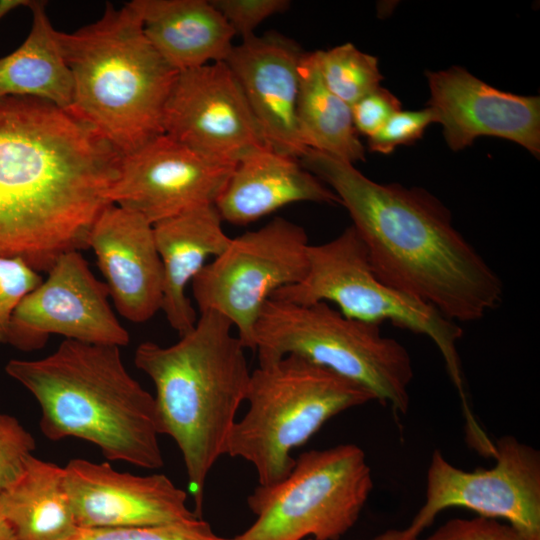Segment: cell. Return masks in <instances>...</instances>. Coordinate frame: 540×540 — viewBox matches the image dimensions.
<instances>
[{"label":"cell","mask_w":540,"mask_h":540,"mask_svg":"<svg viewBox=\"0 0 540 540\" xmlns=\"http://www.w3.org/2000/svg\"><path fill=\"white\" fill-rule=\"evenodd\" d=\"M57 41L73 79L68 112L121 157L163 134L178 75L146 37L130 2Z\"/></svg>","instance_id":"obj_5"},{"label":"cell","mask_w":540,"mask_h":540,"mask_svg":"<svg viewBox=\"0 0 540 540\" xmlns=\"http://www.w3.org/2000/svg\"><path fill=\"white\" fill-rule=\"evenodd\" d=\"M47 277L16 307L6 344L23 352L39 350L51 335L96 345L122 347L129 333L108 301L109 290L77 251L60 255Z\"/></svg>","instance_id":"obj_12"},{"label":"cell","mask_w":540,"mask_h":540,"mask_svg":"<svg viewBox=\"0 0 540 540\" xmlns=\"http://www.w3.org/2000/svg\"><path fill=\"white\" fill-rule=\"evenodd\" d=\"M0 540H17L12 528L0 517Z\"/></svg>","instance_id":"obj_34"},{"label":"cell","mask_w":540,"mask_h":540,"mask_svg":"<svg viewBox=\"0 0 540 540\" xmlns=\"http://www.w3.org/2000/svg\"><path fill=\"white\" fill-rule=\"evenodd\" d=\"M299 161L347 209L373 271L386 284L456 323L478 321L501 304L500 277L432 194L377 183L352 163L317 150L308 149Z\"/></svg>","instance_id":"obj_2"},{"label":"cell","mask_w":540,"mask_h":540,"mask_svg":"<svg viewBox=\"0 0 540 540\" xmlns=\"http://www.w3.org/2000/svg\"><path fill=\"white\" fill-rule=\"evenodd\" d=\"M303 54L294 40L268 32L234 45L224 61L236 78L269 148L296 159L307 151L296 119Z\"/></svg>","instance_id":"obj_17"},{"label":"cell","mask_w":540,"mask_h":540,"mask_svg":"<svg viewBox=\"0 0 540 540\" xmlns=\"http://www.w3.org/2000/svg\"><path fill=\"white\" fill-rule=\"evenodd\" d=\"M242 40L254 36L255 29L267 18L287 11L288 0H211Z\"/></svg>","instance_id":"obj_30"},{"label":"cell","mask_w":540,"mask_h":540,"mask_svg":"<svg viewBox=\"0 0 540 540\" xmlns=\"http://www.w3.org/2000/svg\"><path fill=\"white\" fill-rule=\"evenodd\" d=\"M297 202L340 204L337 195L299 159L268 148L235 165L215 206L223 221L247 225Z\"/></svg>","instance_id":"obj_19"},{"label":"cell","mask_w":540,"mask_h":540,"mask_svg":"<svg viewBox=\"0 0 540 540\" xmlns=\"http://www.w3.org/2000/svg\"><path fill=\"white\" fill-rule=\"evenodd\" d=\"M42 277L19 258L0 257V343L6 344L12 315Z\"/></svg>","instance_id":"obj_27"},{"label":"cell","mask_w":540,"mask_h":540,"mask_svg":"<svg viewBox=\"0 0 540 540\" xmlns=\"http://www.w3.org/2000/svg\"><path fill=\"white\" fill-rule=\"evenodd\" d=\"M131 6L157 52L182 72L225 61L236 36L207 0H133Z\"/></svg>","instance_id":"obj_21"},{"label":"cell","mask_w":540,"mask_h":540,"mask_svg":"<svg viewBox=\"0 0 540 540\" xmlns=\"http://www.w3.org/2000/svg\"><path fill=\"white\" fill-rule=\"evenodd\" d=\"M120 159L50 102L0 100V257L47 272L63 253L87 248Z\"/></svg>","instance_id":"obj_1"},{"label":"cell","mask_w":540,"mask_h":540,"mask_svg":"<svg viewBox=\"0 0 540 540\" xmlns=\"http://www.w3.org/2000/svg\"><path fill=\"white\" fill-rule=\"evenodd\" d=\"M43 1H32V26L25 41L0 59V100L30 97L68 111L73 99V79L62 55L57 30Z\"/></svg>","instance_id":"obj_23"},{"label":"cell","mask_w":540,"mask_h":540,"mask_svg":"<svg viewBox=\"0 0 540 540\" xmlns=\"http://www.w3.org/2000/svg\"><path fill=\"white\" fill-rule=\"evenodd\" d=\"M307 259L305 276L275 291L271 299L301 305L333 303L348 318L375 325L390 322L428 337L441 353L457 389L465 427L477 425L457 348L463 330L456 322L382 281L373 271L366 249L352 225L326 243L309 244Z\"/></svg>","instance_id":"obj_8"},{"label":"cell","mask_w":540,"mask_h":540,"mask_svg":"<svg viewBox=\"0 0 540 540\" xmlns=\"http://www.w3.org/2000/svg\"><path fill=\"white\" fill-rule=\"evenodd\" d=\"M496 464L465 471L433 451L427 470L425 503L402 529L370 540H413L447 508L463 507L479 516L505 520L527 540H540V453L513 436L497 440Z\"/></svg>","instance_id":"obj_11"},{"label":"cell","mask_w":540,"mask_h":540,"mask_svg":"<svg viewBox=\"0 0 540 540\" xmlns=\"http://www.w3.org/2000/svg\"><path fill=\"white\" fill-rule=\"evenodd\" d=\"M0 517L17 540H63L76 529L65 469L30 455L18 478L0 493Z\"/></svg>","instance_id":"obj_22"},{"label":"cell","mask_w":540,"mask_h":540,"mask_svg":"<svg viewBox=\"0 0 540 540\" xmlns=\"http://www.w3.org/2000/svg\"><path fill=\"white\" fill-rule=\"evenodd\" d=\"M305 540H314V539H313V538H307V539H305Z\"/></svg>","instance_id":"obj_35"},{"label":"cell","mask_w":540,"mask_h":540,"mask_svg":"<svg viewBox=\"0 0 540 540\" xmlns=\"http://www.w3.org/2000/svg\"><path fill=\"white\" fill-rule=\"evenodd\" d=\"M400 110V100L381 86L351 106L354 127L358 134L367 138L375 134L392 115Z\"/></svg>","instance_id":"obj_32"},{"label":"cell","mask_w":540,"mask_h":540,"mask_svg":"<svg viewBox=\"0 0 540 540\" xmlns=\"http://www.w3.org/2000/svg\"><path fill=\"white\" fill-rule=\"evenodd\" d=\"M63 540H232L217 535L202 518L152 526L77 528Z\"/></svg>","instance_id":"obj_26"},{"label":"cell","mask_w":540,"mask_h":540,"mask_svg":"<svg viewBox=\"0 0 540 540\" xmlns=\"http://www.w3.org/2000/svg\"><path fill=\"white\" fill-rule=\"evenodd\" d=\"M373 480L355 444L309 450L290 473L247 497L255 522L232 540H340L358 521Z\"/></svg>","instance_id":"obj_9"},{"label":"cell","mask_w":540,"mask_h":540,"mask_svg":"<svg viewBox=\"0 0 540 540\" xmlns=\"http://www.w3.org/2000/svg\"><path fill=\"white\" fill-rule=\"evenodd\" d=\"M31 0H0V20L12 10L21 7H29Z\"/></svg>","instance_id":"obj_33"},{"label":"cell","mask_w":540,"mask_h":540,"mask_svg":"<svg viewBox=\"0 0 540 540\" xmlns=\"http://www.w3.org/2000/svg\"><path fill=\"white\" fill-rule=\"evenodd\" d=\"M428 107L453 151L479 136L504 138L540 154V99L498 90L460 67L426 72Z\"/></svg>","instance_id":"obj_16"},{"label":"cell","mask_w":540,"mask_h":540,"mask_svg":"<svg viewBox=\"0 0 540 540\" xmlns=\"http://www.w3.org/2000/svg\"><path fill=\"white\" fill-rule=\"evenodd\" d=\"M436 123L433 111L427 107L415 111H398L372 136L368 137L370 151L389 154L397 146L420 139L426 128Z\"/></svg>","instance_id":"obj_29"},{"label":"cell","mask_w":540,"mask_h":540,"mask_svg":"<svg viewBox=\"0 0 540 540\" xmlns=\"http://www.w3.org/2000/svg\"><path fill=\"white\" fill-rule=\"evenodd\" d=\"M296 119L301 142L354 164L365 159L352 119L351 107L324 84L315 52H304L299 66V92Z\"/></svg>","instance_id":"obj_24"},{"label":"cell","mask_w":540,"mask_h":540,"mask_svg":"<svg viewBox=\"0 0 540 540\" xmlns=\"http://www.w3.org/2000/svg\"><path fill=\"white\" fill-rule=\"evenodd\" d=\"M232 328L223 315L203 312L176 343L142 342L134 356L136 367L154 384L159 432L182 454L199 518L208 475L226 455L251 375L246 348Z\"/></svg>","instance_id":"obj_4"},{"label":"cell","mask_w":540,"mask_h":540,"mask_svg":"<svg viewBox=\"0 0 540 540\" xmlns=\"http://www.w3.org/2000/svg\"><path fill=\"white\" fill-rule=\"evenodd\" d=\"M308 246L304 228L282 217L232 238L191 283L199 312L226 317L242 345L254 351L262 307L275 291L305 276Z\"/></svg>","instance_id":"obj_10"},{"label":"cell","mask_w":540,"mask_h":540,"mask_svg":"<svg viewBox=\"0 0 540 540\" xmlns=\"http://www.w3.org/2000/svg\"><path fill=\"white\" fill-rule=\"evenodd\" d=\"M259 365L301 357L362 387L394 415H406L413 366L408 350L379 325L344 316L325 302L268 299L254 329Z\"/></svg>","instance_id":"obj_7"},{"label":"cell","mask_w":540,"mask_h":540,"mask_svg":"<svg viewBox=\"0 0 540 540\" xmlns=\"http://www.w3.org/2000/svg\"><path fill=\"white\" fill-rule=\"evenodd\" d=\"M245 400L248 410L231 431L226 455L251 463L266 486L290 473L292 451L328 420L375 398L324 367L287 355L251 372Z\"/></svg>","instance_id":"obj_6"},{"label":"cell","mask_w":540,"mask_h":540,"mask_svg":"<svg viewBox=\"0 0 540 540\" xmlns=\"http://www.w3.org/2000/svg\"><path fill=\"white\" fill-rule=\"evenodd\" d=\"M314 52L324 84L350 107L380 86L383 76L377 58L352 43Z\"/></svg>","instance_id":"obj_25"},{"label":"cell","mask_w":540,"mask_h":540,"mask_svg":"<svg viewBox=\"0 0 540 540\" xmlns=\"http://www.w3.org/2000/svg\"><path fill=\"white\" fill-rule=\"evenodd\" d=\"M215 204L197 207L153 225L163 269L161 310L180 336L191 330L198 317L186 288L206 265L231 242L222 227Z\"/></svg>","instance_id":"obj_20"},{"label":"cell","mask_w":540,"mask_h":540,"mask_svg":"<svg viewBox=\"0 0 540 540\" xmlns=\"http://www.w3.org/2000/svg\"><path fill=\"white\" fill-rule=\"evenodd\" d=\"M413 540H527L508 523L498 519L478 516L475 518H453L445 522L432 534Z\"/></svg>","instance_id":"obj_31"},{"label":"cell","mask_w":540,"mask_h":540,"mask_svg":"<svg viewBox=\"0 0 540 540\" xmlns=\"http://www.w3.org/2000/svg\"><path fill=\"white\" fill-rule=\"evenodd\" d=\"M35 449L34 437L18 419L0 412V493L18 478Z\"/></svg>","instance_id":"obj_28"},{"label":"cell","mask_w":540,"mask_h":540,"mask_svg":"<svg viewBox=\"0 0 540 540\" xmlns=\"http://www.w3.org/2000/svg\"><path fill=\"white\" fill-rule=\"evenodd\" d=\"M234 167L206 158L163 133L121 157L107 199L154 225L215 204Z\"/></svg>","instance_id":"obj_14"},{"label":"cell","mask_w":540,"mask_h":540,"mask_svg":"<svg viewBox=\"0 0 540 540\" xmlns=\"http://www.w3.org/2000/svg\"><path fill=\"white\" fill-rule=\"evenodd\" d=\"M163 132L206 158L232 166L269 148L224 61L178 73L164 108Z\"/></svg>","instance_id":"obj_13"},{"label":"cell","mask_w":540,"mask_h":540,"mask_svg":"<svg viewBox=\"0 0 540 540\" xmlns=\"http://www.w3.org/2000/svg\"><path fill=\"white\" fill-rule=\"evenodd\" d=\"M66 488L77 528L152 526L199 518L164 474L134 475L108 462L70 460Z\"/></svg>","instance_id":"obj_15"},{"label":"cell","mask_w":540,"mask_h":540,"mask_svg":"<svg viewBox=\"0 0 540 540\" xmlns=\"http://www.w3.org/2000/svg\"><path fill=\"white\" fill-rule=\"evenodd\" d=\"M117 311L135 323L151 319L162 305L163 269L153 225L115 204L94 220L87 237Z\"/></svg>","instance_id":"obj_18"},{"label":"cell","mask_w":540,"mask_h":540,"mask_svg":"<svg viewBox=\"0 0 540 540\" xmlns=\"http://www.w3.org/2000/svg\"><path fill=\"white\" fill-rule=\"evenodd\" d=\"M5 371L39 403L49 440L76 437L108 460L163 466L154 396L130 375L120 347L65 339L43 358L9 360Z\"/></svg>","instance_id":"obj_3"}]
</instances>
